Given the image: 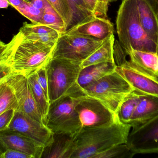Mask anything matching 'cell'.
<instances>
[{
	"mask_svg": "<svg viewBox=\"0 0 158 158\" xmlns=\"http://www.w3.org/2000/svg\"><path fill=\"white\" fill-rule=\"evenodd\" d=\"M131 128L118 118L113 123L105 126L82 128L75 138L71 158H94L115 146L126 143Z\"/></svg>",
	"mask_w": 158,
	"mask_h": 158,
	"instance_id": "cell-1",
	"label": "cell"
},
{
	"mask_svg": "<svg viewBox=\"0 0 158 158\" xmlns=\"http://www.w3.org/2000/svg\"><path fill=\"white\" fill-rule=\"evenodd\" d=\"M117 31L124 54L131 50L158 53V44L148 38L139 19L136 0H123L117 13Z\"/></svg>",
	"mask_w": 158,
	"mask_h": 158,
	"instance_id": "cell-2",
	"label": "cell"
},
{
	"mask_svg": "<svg viewBox=\"0 0 158 158\" xmlns=\"http://www.w3.org/2000/svg\"><path fill=\"white\" fill-rule=\"evenodd\" d=\"M54 46L43 45L25 40L18 33L7 44L6 60L14 73L26 77L46 66L52 58Z\"/></svg>",
	"mask_w": 158,
	"mask_h": 158,
	"instance_id": "cell-3",
	"label": "cell"
},
{
	"mask_svg": "<svg viewBox=\"0 0 158 158\" xmlns=\"http://www.w3.org/2000/svg\"><path fill=\"white\" fill-rule=\"evenodd\" d=\"M81 63L62 58H52L46 65L50 104L67 95L84 93L77 83Z\"/></svg>",
	"mask_w": 158,
	"mask_h": 158,
	"instance_id": "cell-4",
	"label": "cell"
},
{
	"mask_svg": "<svg viewBox=\"0 0 158 158\" xmlns=\"http://www.w3.org/2000/svg\"><path fill=\"white\" fill-rule=\"evenodd\" d=\"M76 96H65L50 104L44 124L53 134L75 139L82 128L75 108Z\"/></svg>",
	"mask_w": 158,
	"mask_h": 158,
	"instance_id": "cell-5",
	"label": "cell"
},
{
	"mask_svg": "<svg viewBox=\"0 0 158 158\" xmlns=\"http://www.w3.org/2000/svg\"><path fill=\"white\" fill-rule=\"evenodd\" d=\"M134 90L131 84L115 70L82 91L85 94L100 101L116 115L123 99Z\"/></svg>",
	"mask_w": 158,
	"mask_h": 158,
	"instance_id": "cell-6",
	"label": "cell"
},
{
	"mask_svg": "<svg viewBox=\"0 0 158 158\" xmlns=\"http://www.w3.org/2000/svg\"><path fill=\"white\" fill-rule=\"evenodd\" d=\"M78 34H61L54 49L52 58L69 59L81 63L104 42Z\"/></svg>",
	"mask_w": 158,
	"mask_h": 158,
	"instance_id": "cell-7",
	"label": "cell"
},
{
	"mask_svg": "<svg viewBox=\"0 0 158 158\" xmlns=\"http://www.w3.org/2000/svg\"><path fill=\"white\" fill-rule=\"evenodd\" d=\"M76 109L82 128H93L111 124L118 119L97 99L83 94L76 97Z\"/></svg>",
	"mask_w": 158,
	"mask_h": 158,
	"instance_id": "cell-8",
	"label": "cell"
},
{
	"mask_svg": "<svg viewBox=\"0 0 158 158\" xmlns=\"http://www.w3.org/2000/svg\"><path fill=\"white\" fill-rule=\"evenodd\" d=\"M126 144L135 155L158 153V115L133 128Z\"/></svg>",
	"mask_w": 158,
	"mask_h": 158,
	"instance_id": "cell-9",
	"label": "cell"
},
{
	"mask_svg": "<svg viewBox=\"0 0 158 158\" xmlns=\"http://www.w3.org/2000/svg\"><path fill=\"white\" fill-rule=\"evenodd\" d=\"M8 129L21 134L45 147L51 144L53 139V134L44 124L21 111H15Z\"/></svg>",
	"mask_w": 158,
	"mask_h": 158,
	"instance_id": "cell-10",
	"label": "cell"
},
{
	"mask_svg": "<svg viewBox=\"0 0 158 158\" xmlns=\"http://www.w3.org/2000/svg\"><path fill=\"white\" fill-rule=\"evenodd\" d=\"M6 81L12 88L21 111L43 123L42 116L34 100L27 77L14 73L7 78Z\"/></svg>",
	"mask_w": 158,
	"mask_h": 158,
	"instance_id": "cell-11",
	"label": "cell"
},
{
	"mask_svg": "<svg viewBox=\"0 0 158 158\" xmlns=\"http://www.w3.org/2000/svg\"><path fill=\"white\" fill-rule=\"evenodd\" d=\"M129 56V59L123 58L116 62L117 66H124L139 72L158 77V53L145 51L131 50L124 54L121 47L117 52L118 59Z\"/></svg>",
	"mask_w": 158,
	"mask_h": 158,
	"instance_id": "cell-12",
	"label": "cell"
},
{
	"mask_svg": "<svg viewBox=\"0 0 158 158\" xmlns=\"http://www.w3.org/2000/svg\"><path fill=\"white\" fill-rule=\"evenodd\" d=\"M44 146L15 131H0V151L13 149L31 156L32 158L42 157Z\"/></svg>",
	"mask_w": 158,
	"mask_h": 158,
	"instance_id": "cell-13",
	"label": "cell"
},
{
	"mask_svg": "<svg viewBox=\"0 0 158 158\" xmlns=\"http://www.w3.org/2000/svg\"><path fill=\"white\" fill-rule=\"evenodd\" d=\"M114 30V25L108 19L93 15L87 17L64 33L89 36L104 41L113 35Z\"/></svg>",
	"mask_w": 158,
	"mask_h": 158,
	"instance_id": "cell-14",
	"label": "cell"
},
{
	"mask_svg": "<svg viewBox=\"0 0 158 158\" xmlns=\"http://www.w3.org/2000/svg\"><path fill=\"white\" fill-rule=\"evenodd\" d=\"M115 71L135 90L158 96V77L150 76L124 66H117Z\"/></svg>",
	"mask_w": 158,
	"mask_h": 158,
	"instance_id": "cell-15",
	"label": "cell"
},
{
	"mask_svg": "<svg viewBox=\"0 0 158 158\" xmlns=\"http://www.w3.org/2000/svg\"><path fill=\"white\" fill-rule=\"evenodd\" d=\"M140 22L150 40L158 44V2L157 0H136Z\"/></svg>",
	"mask_w": 158,
	"mask_h": 158,
	"instance_id": "cell-16",
	"label": "cell"
},
{
	"mask_svg": "<svg viewBox=\"0 0 158 158\" xmlns=\"http://www.w3.org/2000/svg\"><path fill=\"white\" fill-rule=\"evenodd\" d=\"M19 33L25 40L49 46L56 45L61 33L47 26L24 22Z\"/></svg>",
	"mask_w": 158,
	"mask_h": 158,
	"instance_id": "cell-17",
	"label": "cell"
},
{
	"mask_svg": "<svg viewBox=\"0 0 158 158\" xmlns=\"http://www.w3.org/2000/svg\"><path fill=\"white\" fill-rule=\"evenodd\" d=\"M158 115V96L142 92L129 125L133 128L138 127Z\"/></svg>",
	"mask_w": 158,
	"mask_h": 158,
	"instance_id": "cell-18",
	"label": "cell"
},
{
	"mask_svg": "<svg viewBox=\"0 0 158 158\" xmlns=\"http://www.w3.org/2000/svg\"><path fill=\"white\" fill-rule=\"evenodd\" d=\"M75 149V139L63 134H53L51 144L44 148L41 158H71Z\"/></svg>",
	"mask_w": 158,
	"mask_h": 158,
	"instance_id": "cell-19",
	"label": "cell"
},
{
	"mask_svg": "<svg viewBox=\"0 0 158 158\" xmlns=\"http://www.w3.org/2000/svg\"><path fill=\"white\" fill-rule=\"evenodd\" d=\"M116 66L115 63H103L81 69L78 78V84L82 90L107 74L115 71Z\"/></svg>",
	"mask_w": 158,
	"mask_h": 158,
	"instance_id": "cell-20",
	"label": "cell"
},
{
	"mask_svg": "<svg viewBox=\"0 0 158 158\" xmlns=\"http://www.w3.org/2000/svg\"><path fill=\"white\" fill-rule=\"evenodd\" d=\"M114 34L105 40L102 44L81 64V69L103 63H115L114 57Z\"/></svg>",
	"mask_w": 158,
	"mask_h": 158,
	"instance_id": "cell-21",
	"label": "cell"
},
{
	"mask_svg": "<svg viewBox=\"0 0 158 158\" xmlns=\"http://www.w3.org/2000/svg\"><path fill=\"white\" fill-rule=\"evenodd\" d=\"M141 93L134 89L124 98L120 105L116 116L122 123L129 125L133 114L139 104Z\"/></svg>",
	"mask_w": 158,
	"mask_h": 158,
	"instance_id": "cell-22",
	"label": "cell"
},
{
	"mask_svg": "<svg viewBox=\"0 0 158 158\" xmlns=\"http://www.w3.org/2000/svg\"><path fill=\"white\" fill-rule=\"evenodd\" d=\"M27 79L34 100L42 116L44 124L50 107V101L38 82L36 72L31 74L27 77Z\"/></svg>",
	"mask_w": 158,
	"mask_h": 158,
	"instance_id": "cell-23",
	"label": "cell"
},
{
	"mask_svg": "<svg viewBox=\"0 0 158 158\" xmlns=\"http://www.w3.org/2000/svg\"><path fill=\"white\" fill-rule=\"evenodd\" d=\"M39 24L52 28L61 34L64 33L68 28L65 21L47 1L43 10L42 18Z\"/></svg>",
	"mask_w": 158,
	"mask_h": 158,
	"instance_id": "cell-24",
	"label": "cell"
},
{
	"mask_svg": "<svg viewBox=\"0 0 158 158\" xmlns=\"http://www.w3.org/2000/svg\"><path fill=\"white\" fill-rule=\"evenodd\" d=\"M71 14V22L68 29L71 28L84 20L93 13L89 10L84 0H66Z\"/></svg>",
	"mask_w": 158,
	"mask_h": 158,
	"instance_id": "cell-25",
	"label": "cell"
},
{
	"mask_svg": "<svg viewBox=\"0 0 158 158\" xmlns=\"http://www.w3.org/2000/svg\"><path fill=\"white\" fill-rule=\"evenodd\" d=\"M6 79L0 83V115L8 109L17 111L18 108L14 91L7 83Z\"/></svg>",
	"mask_w": 158,
	"mask_h": 158,
	"instance_id": "cell-26",
	"label": "cell"
},
{
	"mask_svg": "<svg viewBox=\"0 0 158 158\" xmlns=\"http://www.w3.org/2000/svg\"><path fill=\"white\" fill-rule=\"evenodd\" d=\"M135 155L127 144L124 143L115 146L98 154L94 158H131Z\"/></svg>",
	"mask_w": 158,
	"mask_h": 158,
	"instance_id": "cell-27",
	"label": "cell"
},
{
	"mask_svg": "<svg viewBox=\"0 0 158 158\" xmlns=\"http://www.w3.org/2000/svg\"><path fill=\"white\" fill-rule=\"evenodd\" d=\"M16 9L22 15L29 19L31 23L39 24L42 18L43 11L36 8L31 3L25 0Z\"/></svg>",
	"mask_w": 158,
	"mask_h": 158,
	"instance_id": "cell-28",
	"label": "cell"
},
{
	"mask_svg": "<svg viewBox=\"0 0 158 158\" xmlns=\"http://www.w3.org/2000/svg\"><path fill=\"white\" fill-rule=\"evenodd\" d=\"M89 10L95 16L108 19L109 2L107 0H84Z\"/></svg>",
	"mask_w": 158,
	"mask_h": 158,
	"instance_id": "cell-29",
	"label": "cell"
},
{
	"mask_svg": "<svg viewBox=\"0 0 158 158\" xmlns=\"http://www.w3.org/2000/svg\"><path fill=\"white\" fill-rule=\"evenodd\" d=\"M67 24L68 29L71 22V14L66 0H47Z\"/></svg>",
	"mask_w": 158,
	"mask_h": 158,
	"instance_id": "cell-30",
	"label": "cell"
},
{
	"mask_svg": "<svg viewBox=\"0 0 158 158\" xmlns=\"http://www.w3.org/2000/svg\"><path fill=\"white\" fill-rule=\"evenodd\" d=\"M15 110L8 109L0 115V131L7 130L11 123Z\"/></svg>",
	"mask_w": 158,
	"mask_h": 158,
	"instance_id": "cell-31",
	"label": "cell"
},
{
	"mask_svg": "<svg viewBox=\"0 0 158 158\" xmlns=\"http://www.w3.org/2000/svg\"><path fill=\"white\" fill-rule=\"evenodd\" d=\"M45 67L37 70L36 72L38 82L43 90L44 92L45 93V95L49 100V94H48V78H47V72H46Z\"/></svg>",
	"mask_w": 158,
	"mask_h": 158,
	"instance_id": "cell-32",
	"label": "cell"
},
{
	"mask_svg": "<svg viewBox=\"0 0 158 158\" xmlns=\"http://www.w3.org/2000/svg\"><path fill=\"white\" fill-rule=\"evenodd\" d=\"M14 73L12 67L5 59L0 61V82L6 79Z\"/></svg>",
	"mask_w": 158,
	"mask_h": 158,
	"instance_id": "cell-33",
	"label": "cell"
},
{
	"mask_svg": "<svg viewBox=\"0 0 158 158\" xmlns=\"http://www.w3.org/2000/svg\"><path fill=\"white\" fill-rule=\"evenodd\" d=\"M0 158H32L31 156L23 152L13 149H7L3 152Z\"/></svg>",
	"mask_w": 158,
	"mask_h": 158,
	"instance_id": "cell-34",
	"label": "cell"
},
{
	"mask_svg": "<svg viewBox=\"0 0 158 158\" xmlns=\"http://www.w3.org/2000/svg\"><path fill=\"white\" fill-rule=\"evenodd\" d=\"M47 0H32L31 3L36 8L43 11Z\"/></svg>",
	"mask_w": 158,
	"mask_h": 158,
	"instance_id": "cell-35",
	"label": "cell"
},
{
	"mask_svg": "<svg viewBox=\"0 0 158 158\" xmlns=\"http://www.w3.org/2000/svg\"><path fill=\"white\" fill-rule=\"evenodd\" d=\"M7 48V44H6L0 41V61L5 59L6 54Z\"/></svg>",
	"mask_w": 158,
	"mask_h": 158,
	"instance_id": "cell-36",
	"label": "cell"
},
{
	"mask_svg": "<svg viewBox=\"0 0 158 158\" xmlns=\"http://www.w3.org/2000/svg\"><path fill=\"white\" fill-rule=\"evenodd\" d=\"M10 5L16 9L22 4L24 0H8Z\"/></svg>",
	"mask_w": 158,
	"mask_h": 158,
	"instance_id": "cell-37",
	"label": "cell"
},
{
	"mask_svg": "<svg viewBox=\"0 0 158 158\" xmlns=\"http://www.w3.org/2000/svg\"><path fill=\"white\" fill-rule=\"evenodd\" d=\"M10 5L8 0H0V9H6Z\"/></svg>",
	"mask_w": 158,
	"mask_h": 158,
	"instance_id": "cell-38",
	"label": "cell"
},
{
	"mask_svg": "<svg viewBox=\"0 0 158 158\" xmlns=\"http://www.w3.org/2000/svg\"><path fill=\"white\" fill-rule=\"evenodd\" d=\"M109 2H116V1H118V0H107Z\"/></svg>",
	"mask_w": 158,
	"mask_h": 158,
	"instance_id": "cell-39",
	"label": "cell"
},
{
	"mask_svg": "<svg viewBox=\"0 0 158 158\" xmlns=\"http://www.w3.org/2000/svg\"><path fill=\"white\" fill-rule=\"evenodd\" d=\"M25 1H27V2H28L31 3L32 1V0H25Z\"/></svg>",
	"mask_w": 158,
	"mask_h": 158,
	"instance_id": "cell-40",
	"label": "cell"
},
{
	"mask_svg": "<svg viewBox=\"0 0 158 158\" xmlns=\"http://www.w3.org/2000/svg\"><path fill=\"white\" fill-rule=\"evenodd\" d=\"M1 154H2V152L0 151V156H1Z\"/></svg>",
	"mask_w": 158,
	"mask_h": 158,
	"instance_id": "cell-41",
	"label": "cell"
},
{
	"mask_svg": "<svg viewBox=\"0 0 158 158\" xmlns=\"http://www.w3.org/2000/svg\"><path fill=\"white\" fill-rule=\"evenodd\" d=\"M2 81L0 82V83H2Z\"/></svg>",
	"mask_w": 158,
	"mask_h": 158,
	"instance_id": "cell-42",
	"label": "cell"
},
{
	"mask_svg": "<svg viewBox=\"0 0 158 158\" xmlns=\"http://www.w3.org/2000/svg\"><path fill=\"white\" fill-rule=\"evenodd\" d=\"M157 1L158 2V0H157Z\"/></svg>",
	"mask_w": 158,
	"mask_h": 158,
	"instance_id": "cell-43",
	"label": "cell"
}]
</instances>
